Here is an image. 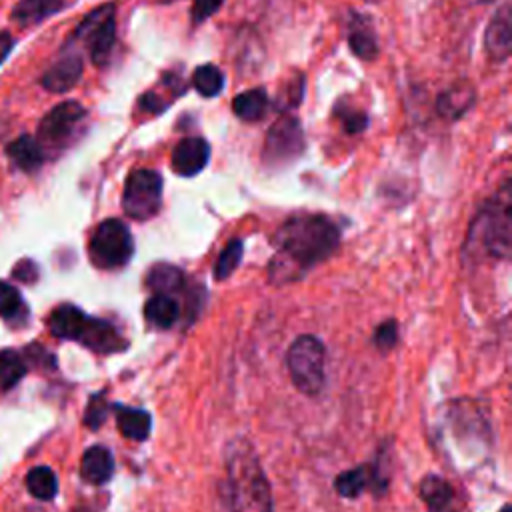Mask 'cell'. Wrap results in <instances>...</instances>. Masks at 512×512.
<instances>
[{"mask_svg": "<svg viewBox=\"0 0 512 512\" xmlns=\"http://www.w3.org/2000/svg\"><path fill=\"white\" fill-rule=\"evenodd\" d=\"M420 496L430 512H442L452 498V488L440 476H426L420 484Z\"/></svg>", "mask_w": 512, "mask_h": 512, "instance_id": "d4e9b609", "label": "cell"}, {"mask_svg": "<svg viewBox=\"0 0 512 512\" xmlns=\"http://www.w3.org/2000/svg\"><path fill=\"white\" fill-rule=\"evenodd\" d=\"M84 318H86V314L80 308H76L72 304H62L52 310V314L48 318V328L56 338L76 340Z\"/></svg>", "mask_w": 512, "mask_h": 512, "instance_id": "ac0fdd59", "label": "cell"}, {"mask_svg": "<svg viewBox=\"0 0 512 512\" xmlns=\"http://www.w3.org/2000/svg\"><path fill=\"white\" fill-rule=\"evenodd\" d=\"M86 110L82 104L68 100L54 106L38 124V138L44 146L64 148L70 144L78 126L84 122Z\"/></svg>", "mask_w": 512, "mask_h": 512, "instance_id": "9c48e42d", "label": "cell"}, {"mask_svg": "<svg viewBox=\"0 0 512 512\" xmlns=\"http://www.w3.org/2000/svg\"><path fill=\"white\" fill-rule=\"evenodd\" d=\"M374 342L380 350H390L398 342V326L394 320H386L378 326L374 334Z\"/></svg>", "mask_w": 512, "mask_h": 512, "instance_id": "d6a6232c", "label": "cell"}, {"mask_svg": "<svg viewBox=\"0 0 512 512\" xmlns=\"http://www.w3.org/2000/svg\"><path fill=\"white\" fill-rule=\"evenodd\" d=\"M486 50L492 60L504 62L512 52V8L502 4L488 22L486 28Z\"/></svg>", "mask_w": 512, "mask_h": 512, "instance_id": "8fae6325", "label": "cell"}, {"mask_svg": "<svg viewBox=\"0 0 512 512\" xmlns=\"http://www.w3.org/2000/svg\"><path fill=\"white\" fill-rule=\"evenodd\" d=\"M338 118L342 120V126L348 134H360L368 126V118L364 112L354 110V108H338Z\"/></svg>", "mask_w": 512, "mask_h": 512, "instance_id": "4dcf8cb0", "label": "cell"}, {"mask_svg": "<svg viewBox=\"0 0 512 512\" xmlns=\"http://www.w3.org/2000/svg\"><path fill=\"white\" fill-rule=\"evenodd\" d=\"M470 2H474V4H486V2H492V0H470Z\"/></svg>", "mask_w": 512, "mask_h": 512, "instance_id": "8d00e7d4", "label": "cell"}, {"mask_svg": "<svg viewBox=\"0 0 512 512\" xmlns=\"http://www.w3.org/2000/svg\"><path fill=\"white\" fill-rule=\"evenodd\" d=\"M12 46H14L12 36H10L8 32H0V64L8 58V54H10Z\"/></svg>", "mask_w": 512, "mask_h": 512, "instance_id": "d590c367", "label": "cell"}, {"mask_svg": "<svg viewBox=\"0 0 512 512\" xmlns=\"http://www.w3.org/2000/svg\"><path fill=\"white\" fill-rule=\"evenodd\" d=\"M476 102V92L470 84H454L444 90L436 100V112L446 120H456L466 114Z\"/></svg>", "mask_w": 512, "mask_h": 512, "instance_id": "5bb4252c", "label": "cell"}, {"mask_svg": "<svg viewBox=\"0 0 512 512\" xmlns=\"http://www.w3.org/2000/svg\"><path fill=\"white\" fill-rule=\"evenodd\" d=\"M24 302H22V296L20 292L10 284V282H4L0 280V316L2 318H16L24 312Z\"/></svg>", "mask_w": 512, "mask_h": 512, "instance_id": "f546056e", "label": "cell"}, {"mask_svg": "<svg viewBox=\"0 0 512 512\" xmlns=\"http://www.w3.org/2000/svg\"><path fill=\"white\" fill-rule=\"evenodd\" d=\"M144 316L156 328H170L178 318V302L168 294H154L144 306Z\"/></svg>", "mask_w": 512, "mask_h": 512, "instance_id": "44dd1931", "label": "cell"}, {"mask_svg": "<svg viewBox=\"0 0 512 512\" xmlns=\"http://www.w3.org/2000/svg\"><path fill=\"white\" fill-rule=\"evenodd\" d=\"M106 414H108V404H106V400L102 398V394L92 396L90 402H88V408H86L84 422H86V426H90V428H98V426L106 420Z\"/></svg>", "mask_w": 512, "mask_h": 512, "instance_id": "1f68e13d", "label": "cell"}, {"mask_svg": "<svg viewBox=\"0 0 512 512\" xmlns=\"http://www.w3.org/2000/svg\"><path fill=\"white\" fill-rule=\"evenodd\" d=\"M304 150V134L294 116L276 120L264 140V162L268 166H284L296 160Z\"/></svg>", "mask_w": 512, "mask_h": 512, "instance_id": "ba28073f", "label": "cell"}, {"mask_svg": "<svg viewBox=\"0 0 512 512\" xmlns=\"http://www.w3.org/2000/svg\"><path fill=\"white\" fill-rule=\"evenodd\" d=\"M372 478H374V472L370 466H358L354 470H346L340 476H336L334 488L344 498H356L370 486Z\"/></svg>", "mask_w": 512, "mask_h": 512, "instance_id": "cb8c5ba5", "label": "cell"}, {"mask_svg": "<svg viewBox=\"0 0 512 512\" xmlns=\"http://www.w3.org/2000/svg\"><path fill=\"white\" fill-rule=\"evenodd\" d=\"M88 254L94 266L114 270L128 264L134 254V240L128 226L118 218H108L90 236Z\"/></svg>", "mask_w": 512, "mask_h": 512, "instance_id": "5b68a950", "label": "cell"}, {"mask_svg": "<svg viewBox=\"0 0 512 512\" xmlns=\"http://www.w3.org/2000/svg\"><path fill=\"white\" fill-rule=\"evenodd\" d=\"M228 448V502L232 512H272L270 486L252 446L236 440Z\"/></svg>", "mask_w": 512, "mask_h": 512, "instance_id": "7a4b0ae2", "label": "cell"}, {"mask_svg": "<svg viewBox=\"0 0 512 512\" xmlns=\"http://www.w3.org/2000/svg\"><path fill=\"white\" fill-rule=\"evenodd\" d=\"M274 246L276 252L270 258L268 276L274 284H286L328 260L340 246V230L320 214L294 216L278 228Z\"/></svg>", "mask_w": 512, "mask_h": 512, "instance_id": "6da1fadb", "label": "cell"}, {"mask_svg": "<svg viewBox=\"0 0 512 512\" xmlns=\"http://www.w3.org/2000/svg\"><path fill=\"white\" fill-rule=\"evenodd\" d=\"M324 360L326 352L322 342L312 334L298 336L286 354V364L294 386L308 394L316 396L324 386Z\"/></svg>", "mask_w": 512, "mask_h": 512, "instance_id": "277c9868", "label": "cell"}, {"mask_svg": "<svg viewBox=\"0 0 512 512\" xmlns=\"http://www.w3.org/2000/svg\"><path fill=\"white\" fill-rule=\"evenodd\" d=\"M146 286L154 290V294H172L184 286V274L180 268L172 264H156L150 268L146 276Z\"/></svg>", "mask_w": 512, "mask_h": 512, "instance_id": "7402d4cb", "label": "cell"}, {"mask_svg": "<svg viewBox=\"0 0 512 512\" xmlns=\"http://www.w3.org/2000/svg\"><path fill=\"white\" fill-rule=\"evenodd\" d=\"M162 204V178L158 172L148 168H136L128 174L124 192H122V208L134 220L152 218Z\"/></svg>", "mask_w": 512, "mask_h": 512, "instance_id": "52a82bcc", "label": "cell"}, {"mask_svg": "<svg viewBox=\"0 0 512 512\" xmlns=\"http://www.w3.org/2000/svg\"><path fill=\"white\" fill-rule=\"evenodd\" d=\"M268 108V96L262 88H252L246 90L232 100V110L234 114L244 120V122H256L266 114Z\"/></svg>", "mask_w": 512, "mask_h": 512, "instance_id": "ffe728a7", "label": "cell"}, {"mask_svg": "<svg viewBox=\"0 0 512 512\" xmlns=\"http://www.w3.org/2000/svg\"><path fill=\"white\" fill-rule=\"evenodd\" d=\"M114 472V458L104 446H90L80 460V474L90 484H104Z\"/></svg>", "mask_w": 512, "mask_h": 512, "instance_id": "9a60e30c", "label": "cell"}, {"mask_svg": "<svg viewBox=\"0 0 512 512\" xmlns=\"http://www.w3.org/2000/svg\"><path fill=\"white\" fill-rule=\"evenodd\" d=\"M26 488L38 500H52L58 492L56 474L48 466H36L26 474Z\"/></svg>", "mask_w": 512, "mask_h": 512, "instance_id": "484cf974", "label": "cell"}, {"mask_svg": "<svg viewBox=\"0 0 512 512\" xmlns=\"http://www.w3.org/2000/svg\"><path fill=\"white\" fill-rule=\"evenodd\" d=\"M116 10L114 4H104L92 10L76 28L70 38L72 42H80L86 50L90 60L96 66H104L112 54L114 40H116Z\"/></svg>", "mask_w": 512, "mask_h": 512, "instance_id": "8992f818", "label": "cell"}, {"mask_svg": "<svg viewBox=\"0 0 512 512\" xmlns=\"http://www.w3.org/2000/svg\"><path fill=\"white\" fill-rule=\"evenodd\" d=\"M68 0H20L12 10V20L20 26H34L60 12Z\"/></svg>", "mask_w": 512, "mask_h": 512, "instance_id": "e0dca14e", "label": "cell"}, {"mask_svg": "<svg viewBox=\"0 0 512 512\" xmlns=\"http://www.w3.org/2000/svg\"><path fill=\"white\" fill-rule=\"evenodd\" d=\"M82 56L76 52H68L60 56L42 76V86L50 92H66L70 90L82 76Z\"/></svg>", "mask_w": 512, "mask_h": 512, "instance_id": "4fadbf2b", "label": "cell"}, {"mask_svg": "<svg viewBox=\"0 0 512 512\" xmlns=\"http://www.w3.org/2000/svg\"><path fill=\"white\" fill-rule=\"evenodd\" d=\"M26 374V364L16 350H2L0 352V388H12L22 376Z\"/></svg>", "mask_w": 512, "mask_h": 512, "instance_id": "83f0119b", "label": "cell"}, {"mask_svg": "<svg viewBox=\"0 0 512 512\" xmlns=\"http://www.w3.org/2000/svg\"><path fill=\"white\" fill-rule=\"evenodd\" d=\"M224 0H194V6H192V20L194 24H200L202 20L210 18L212 14L218 12V8L222 6Z\"/></svg>", "mask_w": 512, "mask_h": 512, "instance_id": "836d02e7", "label": "cell"}, {"mask_svg": "<svg viewBox=\"0 0 512 512\" xmlns=\"http://www.w3.org/2000/svg\"><path fill=\"white\" fill-rule=\"evenodd\" d=\"M500 512H510V506H504Z\"/></svg>", "mask_w": 512, "mask_h": 512, "instance_id": "74e56055", "label": "cell"}, {"mask_svg": "<svg viewBox=\"0 0 512 512\" xmlns=\"http://www.w3.org/2000/svg\"><path fill=\"white\" fill-rule=\"evenodd\" d=\"M6 154L22 172H36L44 164L42 144L28 134H22L16 140H12L6 146Z\"/></svg>", "mask_w": 512, "mask_h": 512, "instance_id": "2e32d148", "label": "cell"}, {"mask_svg": "<svg viewBox=\"0 0 512 512\" xmlns=\"http://www.w3.org/2000/svg\"><path fill=\"white\" fill-rule=\"evenodd\" d=\"M210 158V146L200 136L182 138L172 152V170L178 176H196Z\"/></svg>", "mask_w": 512, "mask_h": 512, "instance_id": "7c38bea8", "label": "cell"}, {"mask_svg": "<svg viewBox=\"0 0 512 512\" xmlns=\"http://www.w3.org/2000/svg\"><path fill=\"white\" fill-rule=\"evenodd\" d=\"M512 196H510V182H504L502 188L490 198L478 218L472 224L468 234V242L464 248L478 246L488 256L496 260H508L512 248Z\"/></svg>", "mask_w": 512, "mask_h": 512, "instance_id": "3957f363", "label": "cell"}, {"mask_svg": "<svg viewBox=\"0 0 512 512\" xmlns=\"http://www.w3.org/2000/svg\"><path fill=\"white\" fill-rule=\"evenodd\" d=\"M120 432L130 440H146L150 432V414L138 408L114 406Z\"/></svg>", "mask_w": 512, "mask_h": 512, "instance_id": "d6986e66", "label": "cell"}, {"mask_svg": "<svg viewBox=\"0 0 512 512\" xmlns=\"http://www.w3.org/2000/svg\"><path fill=\"white\" fill-rule=\"evenodd\" d=\"M12 276L16 280H20V282H28L30 284V282H34L38 278V268H36V264L32 260H20L14 266V270H12Z\"/></svg>", "mask_w": 512, "mask_h": 512, "instance_id": "e575fe53", "label": "cell"}, {"mask_svg": "<svg viewBox=\"0 0 512 512\" xmlns=\"http://www.w3.org/2000/svg\"><path fill=\"white\" fill-rule=\"evenodd\" d=\"M192 84H194V88H196L202 96L212 98V96H218V94H220V90H222V86H224V76H222V72H220L218 66H214V64H202V66H198V68L194 70V74H192Z\"/></svg>", "mask_w": 512, "mask_h": 512, "instance_id": "4316f807", "label": "cell"}, {"mask_svg": "<svg viewBox=\"0 0 512 512\" xmlns=\"http://www.w3.org/2000/svg\"><path fill=\"white\" fill-rule=\"evenodd\" d=\"M76 512H90V510H76Z\"/></svg>", "mask_w": 512, "mask_h": 512, "instance_id": "f35d334b", "label": "cell"}, {"mask_svg": "<svg viewBox=\"0 0 512 512\" xmlns=\"http://www.w3.org/2000/svg\"><path fill=\"white\" fill-rule=\"evenodd\" d=\"M76 342H80L86 348H90L94 352H100V354L120 352V350L126 348V340L120 336V332L110 322L100 320V318H92V316L84 318V322L78 330Z\"/></svg>", "mask_w": 512, "mask_h": 512, "instance_id": "30bf717a", "label": "cell"}, {"mask_svg": "<svg viewBox=\"0 0 512 512\" xmlns=\"http://www.w3.org/2000/svg\"><path fill=\"white\" fill-rule=\"evenodd\" d=\"M348 42H350L352 52H354L358 58L372 60V58L378 54L376 36H374V32H372L370 24H368L364 18H360V16H354V22L350 24Z\"/></svg>", "mask_w": 512, "mask_h": 512, "instance_id": "603a6c76", "label": "cell"}, {"mask_svg": "<svg viewBox=\"0 0 512 512\" xmlns=\"http://www.w3.org/2000/svg\"><path fill=\"white\" fill-rule=\"evenodd\" d=\"M244 254V246L240 240H230L224 250L220 252L216 264H214V278L216 280H226L240 264Z\"/></svg>", "mask_w": 512, "mask_h": 512, "instance_id": "f1b7e54d", "label": "cell"}]
</instances>
